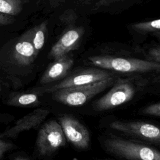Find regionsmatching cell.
I'll return each mask as SVG.
<instances>
[{
    "label": "cell",
    "instance_id": "cell-18",
    "mask_svg": "<svg viewBox=\"0 0 160 160\" xmlns=\"http://www.w3.org/2000/svg\"><path fill=\"white\" fill-rule=\"evenodd\" d=\"M142 113L148 115L154 116L156 117L160 116V104L159 102L154 103L146 107L142 110Z\"/></svg>",
    "mask_w": 160,
    "mask_h": 160
},
{
    "label": "cell",
    "instance_id": "cell-11",
    "mask_svg": "<svg viewBox=\"0 0 160 160\" xmlns=\"http://www.w3.org/2000/svg\"><path fill=\"white\" fill-rule=\"evenodd\" d=\"M73 63L72 58L68 55L55 59L42 75L40 84H46L61 79L67 74Z\"/></svg>",
    "mask_w": 160,
    "mask_h": 160
},
{
    "label": "cell",
    "instance_id": "cell-12",
    "mask_svg": "<svg viewBox=\"0 0 160 160\" xmlns=\"http://www.w3.org/2000/svg\"><path fill=\"white\" fill-rule=\"evenodd\" d=\"M1 102L6 106L17 108H34L41 104L39 96L34 91L16 90H11Z\"/></svg>",
    "mask_w": 160,
    "mask_h": 160
},
{
    "label": "cell",
    "instance_id": "cell-6",
    "mask_svg": "<svg viewBox=\"0 0 160 160\" xmlns=\"http://www.w3.org/2000/svg\"><path fill=\"white\" fill-rule=\"evenodd\" d=\"M110 128L143 141L155 143L160 142L159 129L146 122L116 121L111 123Z\"/></svg>",
    "mask_w": 160,
    "mask_h": 160
},
{
    "label": "cell",
    "instance_id": "cell-23",
    "mask_svg": "<svg viewBox=\"0 0 160 160\" xmlns=\"http://www.w3.org/2000/svg\"><path fill=\"white\" fill-rule=\"evenodd\" d=\"M13 160H31L29 158L22 156H16L14 157Z\"/></svg>",
    "mask_w": 160,
    "mask_h": 160
},
{
    "label": "cell",
    "instance_id": "cell-22",
    "mask_svg": "<svg viewBox=\"0 0 160 160\" xmlns=\"http://www.w3.org/2000/svg\"><path fill=\"white\" fill-rule=\"evenodd\" d=\"M13 117L12 116V115L0 112V124L7 123L11 121Z\"/></svg>",
    "mask_w": 160,
    "mask_h": 160
},
{
    "label": "cell",
    "instance_id": "cell-2",
    "mask_svg": "<svg viewBox=\"0 0 160 160\" xmlns=\"http://www.w3.org/2000/svg\"><path fill=\"white\" fill-rule=\"evenodd\" d=\"M114 82V77L96 82L60 89L52 93V98L62 104L71 106H81L94 96L99 94Z\"/></svg>",
    "mask_w": 160,
    "mask_h": 160
},
{
    "label": "cell",
    "instance_id": "cell-20",
    "mask_svg": "<svg viewBox=\"0 0 160 160\" xmlns=\"http://www.w3.org/2000/svg\"><path fill=\"white\" fill-rule=\"evenodd\" d=\"M122 0H84L85 2H88L91 4H94L96 6H101L108 5L111 3L116 2Z\"/></svg>",
    "mask_w": 160,
    "mask_h": 160
},
{
    "label": "cell",
    "instance_id": "cell-8",
    "mask_svg": "<svg viewBox=\"0 0 160 160\" xmlns=\"http://www.w3.org/2000/svg\"><path fill=\"white\" fill-rule=\"evenodd\" d=\"M110 77H112V74L106 70L88 69L71 75L59 82L47 88L44 91L51 93L60 89L86 85L100 81Z\"/></svg>",
    "mask_w": 160,
    "mask_h": 160
},
{
    "label": "cell",
    "instance_id": "cell-19",
    "mask_svg": "<svg viewBox=\"0 0 160 160\" xmlns=\"http://www.w3.org/2000/svg\"><path fill=\"white\" fill-rule=\"evenodd\" d=\"M148 60L149 61L159 63L160 62V48L159 46H155L151 48L148 54Z\"/></svg>",
    "mask_w": 160,
    "mask_h": 160
},
{
    "label": "cell",
    "instance_id": "cell-16",
    "mask_svg": "<svg viewBox=\"0 0 160 160\" xmlns=\"http://www.w3.org/2000/svg\"><path fill=\"white\" fill-rule=\"evenodd\" d=\"M16 148V146L11 141L0 134V160L2 159L5 154Z\"/></svg>",
    "mask_w": 160,
    "mask_h": 160
},
{
    "label": "cell",
    "instance_id": "cell-4",
    "mask_svg": "<svg viewBox=\"0 0 160 160\" xmlns=\"http://www.w3.org/2000/svg\"><path fill=\"white\" fill-rule=\"evenodd\" d=\"M136 92V87L130 79H118L112 88L93 104L98 111L114 109L131 101Z\"/></svg>",
    "mask_w": 160,
    "mask_h": 160
},
{
    "label": "cell",
    "instance_id": "cell-3",
    "mask_svg": "<svg viewBox=\"0 0 160 160\" xmlns=\"http://www.w3.org/2000/svg\"><path fill=\"white\" fill-rule=\"evenodd\" d=\"M95 66L120 72H146L159 71V63L136 58H126L110 56H93L88 58Z\"/></svg>",
    "mask_w": 160,
    "mask_h": 160
},
{
    "label": "cell",
    "instance_id": "cell-24",
    "mask_svg": "<svg viewBox=\"0 0 160 160\" xmlns=\"http://www.w3.org/2000/svg\"><path fill=\"white\" fill-rule=\"evenodd\" d=\"M103 160H112V159H103Z\"/></svg>",
    "mask_w": 160,
    "mask_h": 160
},
{
    "label": "cell",
    "instance_id": "cell-7",
    "mask_svg": "<svg viewBox=\"0 0 160 160\" xmlns=\"http://www.w3.org/2000/svg\"><path fill=\"white\" fill-rule=\"evenodd\" d=\"M66 139L75 148L85 149L89 147L90 134L88 129L73 116L64 114L59 118Z\"/></svg>",
    "mask_w": 160,
    "mask_h": 160
},
{
    "label": "cell",
    "instance_id": "cell-13",
    "mask_svg": "<svg viewBox=\"0 0 160 160\" xmlns=\"http://www.w3.org/2000/svg\"><path fill=\"white\" fill-rule=\"evenodd\" d=\"M47 31V21H44L28 32L35 51L38 54L44 44Z\"/></svg>",
    "mask_w": 160,
    "mask_h": 160
},
{
    "label": "cell",
    "instance_id": "cell-21",
    "mask_svg": "<svg viewBox=\"0 0 160 160\" xmlns=\"http://www.w3.org/2000/svg\"><path fill=\"white\" fill-rule=\"evenodd\" d=\"M14 19L12 16L0 13V26H6L12 23Z\"/></svg>",
    "mask_w": 160,
    "mask_h": 160
},
{
    "label": "cell",
    "instance_id": "cell-10",
    "mask_svg": "<svg viewBox=\"0 0 160 160\" xmlns=\"http://www.w3.org/2000/svg\"><path fill=\"white\" fill-rule=\"evenodd\" d=\"M84 30L82 28H72L64 32L53 45L49 52V57L57 59L76 49L80 44Z\"/></svg>",
    "mask_w": 160,
    "mask_h": 160
},
{
    "label": "cell",
    "instance_id": "cell-17",
    "mask_svg": "<svg viewBox=\"0 0 160 160\" xmlns=\"http://www.w3.org/2000/svg\"><path fill=\"white\" fill-rule=\"evenodd\" d=\"M11 91L8 82L0 74V101H2Z\"/></svg>",
    "mask_w": 160,
    "mask_h": 160
},
{
    "label": "cell",
    "instance_id": "cell-5",
    "mask_svg": "<svg viewBox=\"0 0 160 160\" xmlns=\"http://www.w3.org/2000/svg\"><path fill=\"white\" fill-rule=\"evenodd\" d=\"M66 139L61 125L55 120L44 123L39 131L36 145L39 155H50L66 145Z\"/></svg>",
    "mask_w": 160,
    "mask_h": 160
},
{
    "label": "cell",
    "instance_id": "cell-1",
    "mask_svg": "<svg viewBox=\"0 0 160 160\" xmlns=\"http://www.w3.org/2000/svg\"><path fill=\"white\" fill-rule=\"evenodd\" d=\"M105 150L109 154L128 160H160L156 149L118 137H110L103 142Z\"/></svg>",
    "mask_w": 160,
    "mask_h": 160
},
{
    "label": "cell",
    "instance_id": "cell-15",
    "mask_svg": "<svg viewBox=\"0 0 160 160\" xmlns=\"http://www.w3.org/2000/svg\"><path fill=\"white\" fill-rule=\"evenodd\" d=\"M131 27L134 31L141 33L159 32L160 29V19L134 23L131 24Z\"/></svg>",
    "mask_w": 160,
    "mask_h": 160
},
{
    "label": "cell",
    "instance_id": "cell-14",
    "mask_svg": "<svg viewBox=\"0 0 160 160\" xmlns=\"http://www.w3.org/2000/svg\"><path fill=\"white\" fill-rule=\"evenodd\" d=\"M22 9L21 0H0V13L15 16Z\"/></svg>",
    "mask_w": 160,
    "mask_h": 160
},
{
    "label": "cell",
    "instance_id": "cell-9",
    "mask_svg": "<svg viewBox=\"0 0 160 160\" xmlns=\"http://www.w3.org/2000/svg\"><path fill=\"white\" fill-rule=\"evenodd\" d=\"M49 114V111L46 109L36 108L19 119L14 125L6 129L0 134L6 138L15 139L20 133L39 127Z\"/></svg>",
    "mask_w": 160,
    "mask_h": 160
}]
</instances>
